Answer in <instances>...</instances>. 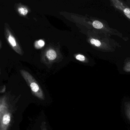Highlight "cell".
<instances>
[{
	"label": "cell",
	"instance_id": "6da1fadb",
	"mask_svg": "<svg viewBox=\"0 0 130 130\" xmlns=\"http://www.w3.org/2000/svg\"><path fill=\"white\" fill-rule=\"evenodd\" d=\"M20 71L27 84L30 87L32 94L41 100H44L45 96L44 92L35 78L26 71L20 70Z\"/></svg>",
	"mask_w": 130,
	"mask_h": 130
},
{
	"label": "cell",
	"instance_id": "7a4b0ae2",
	"mask_svg": "<svg viewBox=\"0 0 130 130\" xmlns=\"http://www.w3.org/2000/svg\"><path fill=\"white\" fill-rule=\"evenodd\" d=\"M5 33L6 37L10 45L12 46L14 51L20 54H22V51L15 39V37L12 35L10 30L8 29L5 28Z\"/></svg>",
	"mask_w": 130,
	"mask_h": 130
},
{
	"label": "cell",
	"instance_id": "3957f363",
	"mask_svg": "<svg viewBox=\"0 0 130 130\" xmlns=\"http://www.w3.org/2000/svg\"><path fill=\"white\" fill-rule=\"evenodd\" d=\"M11 121V114L8 109L0 116V130H7Z\"/></svg>",
	"mask_w": 130,
	"mask_h": 130
},
{
	"label": "cell",
	"instance_id": "277c9868",
	"mask_svg": "<svg viewBox=\"0 0 130 130\" xmlns=\"http://www.w3.org/2000/svg\"><path fill=\"white\" fill-rule=\"evenodd\" d=\"M7 109L6 97L5 96L1 97L0 101V116H1Z\"/></svg>",
	"mask_w": 130,
	"mask_h": 130
},
{
	"label": "cell",
	"instance_id": "5b68a950",
	"mask_svg": "<svg viewBox=\"0 0 130 130\" xmlns=\"http://www.w3.org/2000/svg\"><path fill=\"white\" fill-rule=\"evenodd\" d=\"M46 55L48 58L50 60H54L57 57L56 52L53 49H50L47 51Z\"/></svg>",
	"mask_w": 130,
	"mask_h": 130
},
{
	"label": "cell",
	"instance_id": "8992f818",
	"mask_svg": "<svg viewBox=\"0 0 130 130\" xmlns=\"http://www.w3.org/2000/svg\"><path fill=\"white\" fill-rule=\"evenodd\" d=\"M93 26L94 28L98 29L102 28L103 27L102 23L98 21H94L93 23Z\"/></svg>",
	"mask_w": 130,
	"mask_h": 130
},
{
	"label": "cell",
	"instance_id": "52a82bcc",
	"mask_svg": "<svg viewBox=\"0 0 130 130\" xmlns=\"http://www.w3.org/2000/svg\"><path fill=\"white\" fill-rule=\"evenodd\" d=\"M18 11L20 14L23 15H25L28 13V10L25 7H20L18 9Z\"/></svg>",
	"mask_w": 130,
	"mask_h": 130
},
{
	"label": "cell",
	"instance_id": "ba28073f",
	"mask_svg": "<svg viewBox=\"0 0 130 130\" xmlns=\"http://www.w3.org/2000/svg\"><path fill=\"white\" fill-rule=\"evenodd\" d=\"M44 45L45 42L44 41L42 40H40L36 42L35 45L36 48L38 47V48H39L44 46Z\"/></svg>",
	"mask_w": 130,
	"mask_h": 130
},
{
	"label": "cell",
	"instance_id": "9c48e42d",
	"mask_svg": "<svg viewBox=\"0 0 130 130\" xmlns=\"http://www.w3.org/2000/svg\"><path fill=\"white\" fill-rule=\"evenodd\" d=\"M125 109L126 115L130 120V103H128L125 105Z\"/></svg>",
	"mask_w": 130,
	"mask_h": 130
},
{
	"label": "cell",
	"instance_id": "30bf717a",
	"mask_svg": "<svg viewBox=\"0 0 130 130\" xmlns=\"http://www.w3.org/2000/svg\"><path fill=\"white\" fill-rule=\"evenodd\" d=\"M90 42L92 44L95 45L97 47H99L101 45V42L99 40H95L94 39H92L90 41Z\"/></svg>",
	"mask_w": 130,
	"mask_h": 130
},
{
	"label": "cell",
	"instance_id": "8fae6325",
	"mask_svg": "<svg viewBox=\"0 0 130 130\" xmlns=\"http://www.w3.org/2000/svg\"><path fill=\"white\" fill-rule=\"evenodd\" d=\"M124 13L125 15L130 19V9L128 8H126L124 10Z\"/></svg>",
	"mask_w": 130,
	"mask_h": 130
},
{
	"label": "cell",
	"instance_id": "7c38bea8",
	"mask_svg": "<svg viewBox=\"0 0 130 130\" xmlns=\"http://www.w3.org/2000/svg\"><path fill=\"white\" fill-rule=\"evenodd\" d=\"M76 59L80 61H84L85 60V58L83 55H78L76 57Z\"/></svg>",
	"mask_w": 130,
	"mask_h": 130
},
{
	"label": "cell",
	"instance_id": "4fadbf2b",
	"mask_svg": "<svg viewBox=\"0 0 130 130\" xmlns=\"http://www.w3.org/2000/svg\"><path fill=\"white\" fill-rule=\"evenodd\" d=\"M41 130H47L45 122H43L42 123L41 125Z\"/></svg>",
	"mask_w": 130,
	"mask_h": 130
},
{
	"label": "cell",
	"instance_id": "5bb4252c",
	"mask_svg": "<svg viewBox=\"0 0 130 130\" xmlns=\"http://www.w3.org/2000/svg\"><path fill=\"white\" fill-rule=\"evenodd\" d=\"M5 90H6V87L4 86V87H3V89H1V93L4 92H5Z\"/></svg>",
	"mask_w": 130,
	"mask_h": 130
}]
</instances>
